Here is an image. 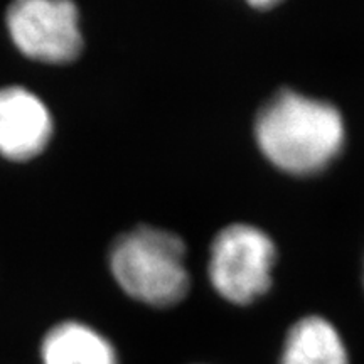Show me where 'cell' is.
Masks as SVG:
<instances>
[{"instance_id": "cell-1", "label": "cell", "mask_w": 364, "mask_h": 364, "mask_svg": "<svg viewBox=\"0 0 364 364\" xmlns=\"http://www.w3.org/2000/svg\"><path fill=\"white\" fill-rule=\"evenodd\" d=\"M255 140L277 169L299 177L316 176L343 152L344 118L326 100L284 88L257 113Z\"/></svg>"}, {"instance_id": "cell-2", "label": "cell", "mask_w": 364, "mask_h": 364, "mask_svg": "<svg viewBox=\"0 0 364 364\" xmlns=\"http://www.w3.org/2000/svg\"><path fill=\"white\" fill-rule=\"evenodd\" d=\"M186 243L172 231L136 226L113 241L110 268L132 299L152 307H171L188 295Z\"/></svg>"}, {"instance_id": "cell-3", "label": "cell", "mask_w": 364, "mask_h": 364, "mask_svg": "<svg viewBox=\"0 0 364 364\" xmlns=\"http://www.w3.org/2000/svg\"><path fill=\"white\" fill-rule=\"evenodd\" d=\"M277 262L273 240L260 228L236 223L223 228L211 243L209 280L213 289L235 306H250L272 287Z\"/></svg>"}, {"instance_id": "cell-4", "label": "cell", "mask_w": 364, "mask_h": 364, "mask_svg": "<svg viewBox=\"0 0 364 364\" xmlns=\"http://www.w3.org/2000/svg\"><path fill=\"white\" fill-rule=\"evenodd\" d=\"M9 34L27 58L68 63L83 48L80 14L68 0H19L7 11Z\"/></svg>"}, {"instance_id": "cell-5", "label": "cell", "mask_w": 364, "mask_h": 364, "mask_svg": "<svg viewBox=\"0 0 364 364\" xmlns=\"http://www.w3.org/2000/svg\"><path fill=\"white\" fill-rule=\"evenodd\" d=\"M53 117L38 95L22 86L0 88V156L29 161L48 147Z\"/></svg>"}, {"instance_id": "cell-6", "label": "cell", "mask_w": 364, "mask_h": 364, "mask_svg": "<svg viewBox=\"0 0 364 364\" xmlns=\"http://www.w3.org/2000/svg\"><path fill=\"white\" fill-rule=\"evenodd\" d=\"M43 364H118L110 341L83 322L54 326L41 344Z\"/></svg>"}, {"instance_id": "cell-7", "label": "cell", "mask_w": 364, "mask_h": 364, "mask_svg": "<svg viewBox=\"0 0 364 364\" xmlns=\"http://www.w3.org/2000/svg\"><path fill=\"white\" fill-rule=\"evenodd\" d=\"M280 364H349L343 338L324 317L295 322L285 338Z\"/></svg>"}, {"instance_id": "cell-8", "label": "cell", "mask_w": 364, "mask_h": 364, "mask_svg": "<svg viewBox=\"0 0 364 364\" xmlns=\"http://www.w3.org/2000/svg\"><path fill=\"white\" fill-rule=\"evenodd\" d=\"M277 2H252L250 6L255 7V9H272L273 6H275Z\"/></svg>"}]
</instances>
